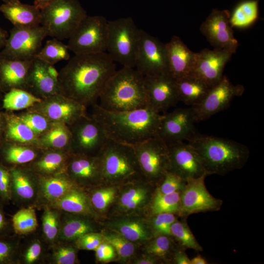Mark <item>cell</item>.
Returning a JSON list of instances; mask_svg holds the SVG:
<instances>
[{
  "instance_id": "obj_32",
  "label": "cell",
  "mask_w": 264,
  "mask_h": 264,
  "mask_svg": "<svg viewBox=\"0 0 264 264\" xmlns=\"http://www.w3.org/2000/svg\"><path fill=\"white\" fill-rule=\"evenodd\" d=\"M76 183L64 176H55L44 178L42 182L44 197L52 202L60 199L72 189Z\"/></svg>"
},
{
  "instance_id": "obj_7",
  "label": "cell",
  "mask_w": 264,
  "mask_h": 264,
  "mask_svg": "<svg viewBox=\"0 0 264 264\" xmlns=\"http://www.w3.org/2000/svg\"><path fill=\"white\" fill-rule=\"evenodd\" d=\"M141 31L130 17L108 21L106 51L114 62L135 67Z\"/></svg>"
},
{
  "instance_id": "obj_11",
  "label": "cell",
  "mask_w": 264,
  "mask_h": 264,
  "mask_svg": "<svg viewBox=\"0 0 264 264\" xmlns=\"http://www.w3.org/2000/svg\"><path fill=\"white\" fill-rule=\"evenodd\" d=\"M134 68L144 76L169 73L165 44L142 29Z\"/></svg>"
},
{
  "instance_id": "obj_30",
  "label": "cell",
  "mask_w": 264,
  "mask_h": 264,
  "mask_svg": "<svg viewBox=\"0 0 264 264\" xmlns=\"http://www.w3.org/2000/svg\"><path fill=\"white\" fill-rule=\"evenodd\" d=\"M259 18V0H245L239 2L230 15L232 27L245 28L253 24Z\"/></svg>"
},
{
  "instance_id": "obj_47",
  "label": "cell",
  "mask_w": 264,
  "mask_h": 264,
  "mask_svg": "<svg viewBox=\"0 0 264 264\" xmlns=\"http://www.w3.org/2000/svg\"><path fill=\"white\" fill-rule=\"evenodd\" d=\"M43 230L45 237L49 241H53L59 234V218L57 213L46 208L42 218Z\"/></svg>"
},
{
  "instance_id": "obj_22",
  "label": "cell",
  "mask_w": 264,
  "mask_h": 264,
  "mask_svg": "<svg viewBox=\"0 0 264 264\" xmlns=\"http://www.w3.org/2000/svg\"><path fill=\"white\" fill-rule=\"evenodd\" d=\"M48 97L44 113L51 120L72 125L85 114V106L60 93Z\"/></svg>"
},
{
  "instance_id": "obj_12",
  "label": "cell",
  "mask_w": 264,
  "mask_h": 264,
  "mask_svg": "<svg viewBox=\"0 0 264 264\" xmlns=\"http://www.w3.org/2000/svg\"><path fill=\"white\" fill-rule=\"evenodd\" d=\"M204 174L190 179L180 192V207L178 216L187 219L190 215L201 212L219 211L223 200L213 197L205 184Z\"/></svg>"
},
{
  "instance_id": "obj_31",
  "label": "cell",
  "mask_w": 264,
  "mask_h": 264,
  "mask_svg": "<svg viewBox=\"0 0 264 264\" xmlns=\"http://www.w3.org/2000/svg\"><path fill=\"white\" fill-rule=\"evenodd\" d=\"M146 254L154 256L162 263H172L173 253L179 246L172 236L159 235L147 242Z\"/></svg>"
},
{
  "instance_id": "obj_62",
  "label": "cell",
  "mask_w": 264,
  "mask_h": 264,
  "mask_svg": "<svg viewBox=\"0 0 264 264\" xmlns=\"http://www.w3.org/2000/svg\"><path fill=\"white\" fill-rule=\"evenodd\" d=\"M4 3H11L19 1L20 0H1Z\"/></svg>"
},
{
  "instance_id": "obj_50",
  "label": "cell",
  "mask_w": 264,
  "mask_h": 264,
  "mask_svg": "<svg viewBox=\"0 0 264 264\" xmlns=\"http://www.w3.org/2000/svg\"><path fill=\"white\" fill-rule=\"evenodd\" d=\"M18 118L26 124L35 133L45 131L47 127L46 119L42 115L37 114H27Z\"/></svg>"
},
{
  "instance_id": "obj_37",
  "label": "cell",
  "mask_w": 264,
  "mask_h": 264,
  "mask_svg": "<svg viewBox=\"0 0 264 264\" xmlns=\"http://www.w3.org/2000/svg\"><path fill=\"white\" fill-rule=\"evenodd\" d=\"M42 100L25 89L13 88L4 96V108L9 110H20L40 103Z\"/></svg>"
},
{
  "instance_id": "obj_56",
  "label": "cell",
  "mask_w": 264,
  "mask_h": 264,
  "mask_svg": "<svg viewBox=\"0 0 264 264\" xmlns=\"http://www.w3.org/2000/svg\"><path fill=\"white\" fill-rule=\"evenodd\" d=\"M172 264H190V259L186 253V250L178 246L175 250Z\"/></svg>"
},
{
  "instance_id": "obj_63",
  "label": "cell",
  "mask_w": 264,
  "mask_h": 264,
  "mask_svg": "<svg viewBox=\"0 0 264 264\" xmlns=\"http://www.w3.org/2000/svg\"><path fill=\"white\" fill-rule=\"evenodd\" d=\"M2 89L1 88V86H0V91Z\"/></svg>"
},
{
  "instance_id": "obj_59",
  "label": "cell",
  "mask_w": 264,
  "mask_h": 264,
  "mask_svg": "<svg viewBox=\"0 0 264 264\" xmlns=\"http://www.w3.org/2000/svg\"><path fill=\"white\" fill-rule=\"evenodd\" d=\"M7 31L0 27V49L3 48L8 37Z\"/></svg>"
},
{
  "instance_id": "obj_35",
  "label": "cell",
  "mask_w": 264,
  "mask_h": 264,
  "mask_svg": "<svg viewBox=\"0 0 264 264\" xmlns=\"http://www.w3.org/2000/svg\"><path fill=\"white\" fill-rule=\"evenodd\" d=\"M172 237L181 247L193 249L196 251H202L203 249L198 243L189 227L186 219L177 220L171 226Z\"/></svg>"
},
{
  "instance_id": "obj_26",
  "label": "cell",
  "mask_w": 264,
  "mask_h": 264,
  "mask_svg": "<svg viewBox=\"0 0 264 264\" xmlns=\"http://www.w3.org/2000/svg\"><path fill=\"white\" fill-rule=\"evenodd\" d=\"M72 180L81 184L101 182V161L99 155L78 154L69 166Z\"/></svg>"
},
{
  "instance_id": "obj_52",
  "label": "cell",
  "mask_w": 264,
  "mask_h": 264,
  "mask_svg": "<svg viewBox=\"0 0 264 264\" xmlns=\"http://www.w3.org/2000/svg\"><path fill=\"white\" fill-rule=\"evenodd\" d=\"M11 198L10 171L0 165V198L7 201Z\"/></svg>"
},
{
  "instance_id": "obj_43",
  "label": "cell",
  "mask_w": 264,
  "mask_h": 264,
  "mask_svg": "<svg viewBox=\"0 0 264 264\" xmlns=\"http://www.w3.org/2000/svg\"><path fill=\"white\" fill-rule=\"evenodd\" d=\"M179 216L174 213H163L153 215L149 221L154 236H171V226Z\"/></svg>"
},
{
  "instance_id": "obj_60",
  "label": "cell",
  "mask_w": 264,
  "mask_h": 264,
  "mask_svg": "<svg viewBox=\"0 0 264 264\" xmlns=\"http://www.w3.org/2000/svg\"><path fill=\"white\" fill-rule=\"evenodd\" d=\"M208 263L205 258L198 254L190 259V264H207Z\"/></svg>"
},
{
  "instance_id": "obj_13",
  "label": "cell",
  "mask_w": 264,
  "mask_h": 264,
  "mask_svg": "<svg viewBox=\"0 0 264 264\" xmlns=\"http://www.w3.org/2000/svg\"><path fill=\"white\" fill-rule=\"evenodd\" d=\"M244 88L241 85H234L225 76L212 87L202 101L191 107L195 122L204 121L226 109L233 99L241 96Z\"/></svg>"
},
{
  "instance_id": "obj_41",
  "label": "cell",
  "mask_w": 264,
  "mask_h": 264,
  "mask_svg": "<svg viewBox=\"0 0 264 264\" xmlns=\"http://www.w3.org/2000/svg\"><path fill=\"white\" fill-rule=\"evenodd\" d=\"M8 137L22 143L30 142L35 138V133L18 118L10 119L7 126Z\"/></svg>"
},
{
  "instance_id": "obj_44",
  "label": "cell",
  "mask_w": 264,
  "mask_h": 264,
  "mask_svg": "<svg viewBox=\"0 0 264 264\" xmlns=\"http://www.w3.org/2000/svg\"><path fill=\"white\" fill-rule=\"evenodd\" d=\"M187 181L177 175L169 171L155 186L154 192L160 194H169L181 191Z\"/></svg>"
},
{
  "instance_id": "obj_5",
  "label": "cell",
  "mask_w": 264,
  "mask_h": 264,
  "mask_svg": "<svg viewBox=\"0 0 264 264\" xmlns=\"http://www.w3.org/2000/svg\"><path fill=\"white\" fill-rule=\"evenodd\" d=\"M101 183L115 185L144 178L133 146L108 139L98 155Z\"/></svg>"
},
{
  "instance_id": "obj_1",
  "label": "cell",
  "mask_w": 264,
  "mask_h": 264,
  "mask_svg": "<svg viewBox=\"0 0 264 264\" xmlns=\"http://www.w3.org/2000/svg\"><path fill=\"white\" fill-rule=\"evenodd\" d=\"M116 70L115 62L106 52L74 54L59 72V93L85 107L94 106Z\"/></svg>"
},
{
  "instance_id": "obj_16",
  "label": "cell",
  "mask_w": 264,
  "mask_h": 264,
  "mask_svg": "<svg viewBox=\"0 0 264 264\" xmlns=\"http://www.w3.org/2000/svg\"><path fill=\"white\" fill-rule=\"evenodd\" d=\"M167 145L170 172L186 181L204 174L207 175L200 156L188 143L180 141Z\"/></svg>"
},
{
  "instance_id": "obj_42",
  "label": "cell",
  "mask_w": 264,
  "mask_h": 264,
  "mask_svg": "<svg viewBox=\"0 0 264 264\" xmlns=\"http://www.w3.org/2000/svg\"><path fill=\"white\" fill-rule=\"evenodd\" d=\"M115 187L107 185L95 191L90 198L93 208L100 212L105 211L116 197L117 191Z\"/></svg>"
},
{
  "instance_id": "obj_28",
  "label": "cell",
  "mask_w": 264,
  "mask_h": 264,
  "mask_svg": "<svg viewBox=\"0 0 264 264\" xmlns=\"http://www.w3.org/2000/svg\"><path fill=\"white\" fill-rule=\"evenodd\" d=\"M176 82L179 101L191 107L200 103L212 88L192 74L176 80Z\"/></svg>"
},
{
  "instance_id": "obj_23",
  "label": "cell",
  "mask_w": 264,
  "mask_h": 264,
  "mask_svg": "<svg viewBox=\"0 0 264 264\" xmlns=\"http://www.w3.org/2000/svg\"><path fill=\"white\" fill-rule=\"evenodd\" d=\"M33 60V59H32ZM10 59L0 56V84L1 88H27L32 61Z\"/></svg>"
},
{
  "instance_id": "obj_25",
  "label": "cell",
  "mask_w": 264,
  "mask_h": 264,
  "mask_svg": "<svg viewBox=\"0 0 264 264\" xmlns=\"http://www.w3.org/2000/svg\"><path fill=\"white\" fill-rule=\"evenodd\" d=\"M136 180L132 182L121 193L117 204L120 212L129 213L136 211L150 202L154 190L153 184Z\"/></svg>"
},
{
  "instance_id": "obj_34",
  "label": "cell",
  "mask_w": 264,
  "mask_h": 264,
  "mask_svg": "<svg viewBox=\"0 0 264 264\" xmlns=\"http://www.w3.org/2000/svg\"><path fill=\"white\" fill-rule=\"evenodd\" d=\"M61 41L53 38L47 40L35 58L53 66L60 61L68 60L70 58L68 46Z\"/></svg>"
},
{
  "instance_id": "obj_33",
  "label": "cell",
  "mask_w": 264,
  "mask_h": 264,
  "mask_svg": "<svg viewBox=\"0 0 264 264\" xmlns=\"http://www.w3.org/2000/svg\"><path fill=\"white\" fill-rule=\"evenodd\" d=\"M96 226L90 220L79 217L67 219L60 231V236L65 241H75L88 233L95 232Z\"/></svg>"
},
{
  "instance_id": "obj_15",
  "label": "cell",
  "mask_w": 264,
  "mask_h": 264,
  "mask_svg": "<svg viewBox=\"0 0 264 264\" xmlns=\"http://www.w3.org/2000/svg\"><path fill=\"white\" fill-rule=\"evenodd\" d=\"M71 125L72 145L78 154L98 155L109 139L99 122L85 115Z\"/></svg>"
},
{
  "instance_id": "obj_46",
  "label": "cell",
  "mask_w": 264,
  "mask_h": 264,
  "mask_svg": "<svg viewBox=\"0 0 264 264\" xmlns=\"http://www.w3.org/2000/svg\"><path fill=\"white\" fill-rule=\"evenodd\" d=\"M35 156L32 150L22 146H11L4 152L5 160L10 163H25L33 160Z\"/></svg>"
},
{
  "instance_id": "obj_27",
  "label": "cell",
  "mask_w": 264,
  "mask_h": 264,
  "mask_svg": "<svg viewBox=\"0 0 264 264\" xmlns=\"http://www.w3.org/2000/svg\"><path fill=\"white\" fill-rule=\"evenodd\" d=\"M0 12L14 26L32 27L41 25V11L36 6L19 1L3 3Z\"/></svg>"
},
{
  "instance_id": "obj_10",
  "label": "cell",
  "mask_w": 264,
  "mask_h": 264,
  "mask_svg": "<svg viewBox=\"0 0 264 264\" xmlns=\"http://www.w3.org/2000/svg\"><path fill=\"white\" fill-rule=\"evenodd\" d=\"M47 36L42 25L32 27L14 26L10 30L0 56L14 59L31 60L35 58Z\"/></svg>"
},
{
  "instance_id": "obj_45",
  "label": "cell",
  "mask_w": 264,
  "mask_h": 264,
  "mask_svg": "<svg viewBox=\"0 0 264 264\" xmlns=\"http://www.w3.org/2000/svg\"><path fill=\"white\" fill-rule=\"evenodd\" d=\"M44 140L49 146L57 148L66 147L72 142L70 132L64 126L51 129L45 135Z\"/></svg>"
},
{
  "instance_id": "obj_24",
  "label": "cell",
  "mask_w": 264,
  "mask_h": 264,
  "mask_svg": "<svg viewBox=\"0 0 264 264\" xmlns=\"http://www.w3.org/2000/svg\"><path fill=\"white\" fill-rule=\"evenodd\" d=\"M109 227L133 242H148L154 236L149 221L139 217L116 218L109 222Z\"/></svg>"
},
{
  "instance_id": "obj_53",
  "label": "cell",
  "mask_w": 264,
  "mask_h": 264,
  "mask_svg": "<svg viewBox=\"0 0 264 264\" xmlns=\"http://www.w3.org/2000/svg\"><path fill=\"white\" fill-rule=\"evenodd\" d=\"M95 251L96 259L100 262H109L116 257V253L114 248L104 241Z\"/></svg>"
},
{
  "instance_id": "obj_2",
  "label": "cell",
  "mask_w": 264,
  "mask_h": 264,
  "mask_svg": "<svg viewBox=\"0 0 264 264\" xmlns=\"http://www.w3.org/2000/svg\"><path fill=\"white\" fill-rule=\"evenodd\" d=\"M162 114L146 108L124 111H112L93 106V117L110 140L133 146L157 136Z\"/></svg>"
},
{
  "instance_id": "obj_38",
  "label": "cell",
  "mask_w": 264,
  "mask_h": 264,
  "mask_svg": "<svg viewBox=\"0 0 264 264\" xmlns=\"http://www.w3.org/2000/svg\"><path fill=\"white\" fill-rule=\"evenodd\" d=\"M102 234L104 241L114 248L120 260L127 261L133 255L135 245L133 242L113 230L104 231Z\"/></svg>"
},
{
  "instance_id": "obj_40",
  "label": "cell",
  "mask_w": 264,
  "mask_h": 264,
  "mask_svg": "<svg viewBox=\"0 0 264 264\" xmlns=\"http://www.w3.org/2000/svg\"><path fill=\"white\" fill-rule=\"evenodd\" d=\"M14 231L18 234H24L34 231L38 222L33 208H23L18 211L12 218Z\"/></svg>"
},
{
  "instance_id": "obj_55",
  "label": "cell",
  "mask_w": 264,
  "mask_h": 264,
  "mask_svg": "<svg viewBox=\"0 0 264 264\" xmlns=\"http://www.w3.org/2000/svg\"><path fill=\"white\" fill-rule=\"evenodd\" d=\"M41 252L42 247L40 243L36 242L32 243L25 254V262L27 264L33 263L39 258Z\"/></svg>"
},
{
  "instance_id": "obj_29",
  "label": "cell",
  "mask_w": 264,
  "mask_h": 264,
  "mask_svg": "<svg viewBox=\"0 0 264 264\" xmlns=\"http://www.w3.org/2000/svg\"><path fill=\"white\" fill-rule=\"evenodd\" d=\"M52 203L55 208L69 213L84 216L95 215L90 198L77 188L72 189Z\"/></svg>"
},
{
  "instance_id": "obj_6",
  "label": "cell",
  "mask_w": 264,
  "mask_h": 264,
  "mask_svg": "<svg viewBox=\"0 0 264 264\" xmlns=\"http://www.w3.org/2000/svg\"><path fill=\"white\" fill-rule=\"evenodd\" d=\"M41 11L47 35L60 40L68 39L87 15L79 0H52Z\"/></svg>"
},
{
  "instance_id": "obj_20",
  "label": "cell",
  "mask_w": 264,
  "mask_h": 264,
  "mask_svg": "<svg viewBox=\"0 0 264 264\" xmlns=\"http://www.w3.org/2000/svg\"><path fill=\"white\" fill-rule=\"evenodd\" d=\"M59 72L53 65L37 58H34L30 67L27 88L46 97L59 93Z\"/></svg>"
},
{
  "instance_id": "obj_57",
  "label": "cell",
  "mask_w": 264,
  "mask_h": 264,
  "mask_svg": "<svg viewBox=\"0 0 264 264\" xmlns=\"http://www.w3.org/2000/svg\"><path fill=\"white\" fill-rule=\"evenodd\" d=\"M133 264H161L160 261L155 257L145 254L134 260Z\"/></svg>"
},
{
  "instance_id": "obj_36",
  "label": "cell",
  "mask_w": 264,
  "mask_h": 264,
  "mask_svg": "<svg viewBox=\"0 0 264 264\" xmlns=\"http://www.w3.org/2000/svg\"><path fill=\"white\" fill-rule=\"evenodd\" d=\"M180 192L160 194L154 191L150 205L151 215L163 213L176 214L178 216L180 207Z\"/></svg>"
},
{
  "instance_id": "obj_21",
  "label": "cell",
  "mask_w": 264,
  "mask_h": 264,
  "mask_svg": "<svg viewBox=\"0 0 264 264\" xmlns=\"http://www.w3.org/2000/svg\"><path fill=\"white\" fill-rule=\"evenodd\" d=\"M165 45L170 74L175 80L191 74L195 66L196 53L177 36H173Z\"/></svg>"
},
{
  "instance_id": "obj_8",
  "label": "cell",
  "mask_w": 264,
  "mask_h": 264,
  "mask_svg": "<svg viewBox=\"0 0 264 264\" xmlns=\"http://www.w3.org/2000/svg\"><path fill=\"white\" fill-rule=\"evenodd\" d=\"M108 35V21L105 17L87 15L68 38L67 44L74 54L105 52Z\"/></svg>"
},
{
  "instance_id": "obj_17",
  "label": "cell",
  "mask_w": 264,
  "mask_h": 264,
  "mask_svg": "<svg viewBox=\"0 0 264 264\" xmlns=\"http://www.w3.org/2000/svg\"><path fill=\"white\" fill-rule=\"evenodd\" d=\"M148 106L160 113L179 101L176 80L169 74L144 76Z\"/></svg>"
},
{
  "instance_id": "obj_39",
  "label": "cell",
  "mask_w": 264,
  "mask_h": 264,
  "mask_svg": "<svg viewBox=\"0 0 264 264\" xmlns=\"http://www.w3.org/2000/svg\"><path fill=\"white\" fill-rule=\"evenodd\" d=\"M10 173L11 197L14 195L24 199L32 198L35 194V189L29 178L18 170H12Z\"/></svg>"
},
{
  "instance_id": "obj_18",
  "label": "cell",
  "mask_w": 264,
  "mask_h": 264,
  "mask_svg": "<svg viewBox=\"0 0 264 264\" xmlns=\"http://www.w3.org/2000/svg\"><path fill=\"white\" fill-rule=\"evenodd\" d=\"M192 109L177 108L162 114L157 136L167 144L187 140L195 132Z\"/></svg>"
},
{
  "instance_id": "obj_14",
  "label": "cell",
  "mask_w": 264,
  "mask_h": 264,
  "mask_svg": "<svg viewBox=\"0 0 264 264\" xmlns=\"http://www.w3.org/2000/svg\"><path fill=\"white\" fill-rule=\"evenodd\" d=\"M230 15L227 10L213 9L201 24L200 31L214 48L226 49L234 54L239 43L229 23Z\"/></svg>"
},
{
  "instance_id": "obj_48",
  "label": "cell",
  "mask_w": 264,
  "mask_h": 264,
  "mask_svg": "<svg viewBox=\"0 0 264 264\" xmlns=\"http://www.w3.org/2000/svg\"><path fill=\"white\" fill-rule=\"evenodd\" d=\"M63 161L62 154L57 153H49L37 162V166L44 173H53L61 166Z\"/></svg>"
},
{
  "instance_id": "obj_51",
  "label": "cell",
  "mask_w": 264,
  "mask_h": 264,
  "mask_svg": "<svg viewBox=\"0 0 264 264\" xmlns=\"http://www.w3.org/2000/svg\"><path fill=\"white\" fill-rule=\"evenodd\" d=\"M53 257L58 264H73L76 261L77 252L72 247H60L56 250Z\"/></svg>"
},
{
  "instance_id": "obj_61",
  "label": "cell",
  "mask_w": 264,
  "mask_h": 264,
  "mask_svg": "<svg viewBox=\"0 0 264 264\" xmlns=\"http://www.w3.org/2000/svg\"><path fill=\"white\" fill-rule=\"evenodd\" d=\"M52 0H34V5L40 9H42L47 6Z\"/></svg>"
},
{
  "instance_id": "obj_54",
  "label": "cell",
  "mask_w": 264,
  "mask_h": 264,
  "mask_svg": "<svg viewBox=\"0 0 264 264\" xmlns=\"http://www.w3.org/2000/svg\"><path fill=\"white\" fill-rule=\"evenodd\" d=\"M4 239L0 237V264L10 263L14 250L13 243Z\"/></svg>"
},
{
  "instance_id": "obj_19",
  "label": "cell",
  "mask_w": 264,
  "mask_h": 264,
  "mask_svg": "<svg viewBox=\"0 0 264 264\" xmlns=\"http://www.w3.org/2000/svg\"><path fill=\"white\" fill-rule=\"evenodd\" d=\"M232 55V52L226 49H203L196 53L195 66L191 74L212 87L222 78L224 67Z\"/></svg>"
},
{
  "instance_id": "obj_58",
  "label": "cell",
  "mask_w": 264,
  "mask_h": 264,
  "mask_svg": "<svg viewBox=\"0 0 264 264\" xmlns=\"http://www.w3.org/2000/svg\"><path fill=\"white\" fill-rule=\"evenodd\" d=\"M7 226L8 223L1 209V206L0 205V236L6 231Z\"/></svg>"
},
{
  "instance_id": "obj_4",
  "label": "cell",
  "mask_w": 264,
  "mask_h": 264,
  "mask_svg": "<svg viewBox=\"0 0 264 264\" xmlns=\"http://www.w3.org/2000/svg\"><path fill=\"white\" fill-rule=\"evenodd\" d=\"M98 100L101 108L112 111L147 107L144 76L133 67L116 70L107 81Z\"/></svg>"
},
{
  "instance_id": "obj_3",
  "label": "cell",
  "mask_w": 264,
  "mask_h": 264,
  "mask_svg": "<svg viewBox=\"0 0 264 264\" xmlns=\"http://www.w3.org/2000/svg\"><path fill=\"white\" fill-rule=\"evenodd\" d=\"M187 141L200 156L208 176L242 169L250 156L246 145L227 138L195 132Z\"/></svg>"
},
{
  "instance_id": "obj_49",
  "label": "cell",
  "mask_w": 264,
  "mask_h": 264,
  "mask_svg": "<svg viewBox=\"0 0 264 264\" xmlns=\"http://www.w3.org/2000/svg\"><path fill=\"white\" fill-rule=\"evenodd\" d=\"M103 242L102 234L93 232L84 234L76 239L75 244L80 249L95 251Z\"/></svg>"
},
{
  "instance_id": "obj_9",
  "label": "cell",
  "mask_w": 264,
  "mask_h": 264,
  "mask_svg": "<svg viewBox=\"0 0 264 264\" xmlns=\"http://www.w3.org/2000/svg\"><path fill=\"white\" fill-rule=\"evenodd\" d=\"M145 179L156 186L170 171V162L167 144L155 136L133 146Z\"/></svg>"
}]
</instances>
